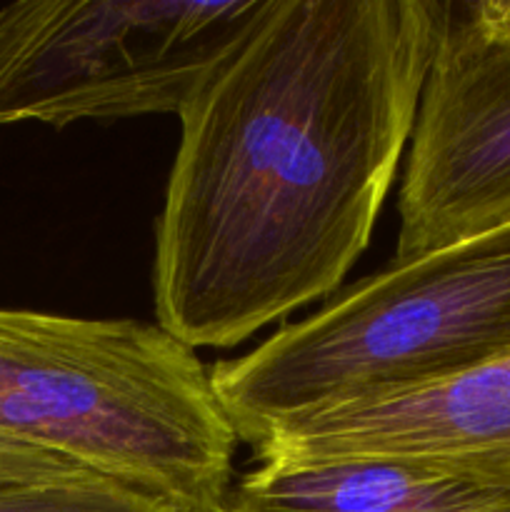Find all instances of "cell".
Here are the masks:
<instances>
[{"label": "cell", "mask_w": 510, "mask_h": 512, "mask_svg": "<svg viewBox=\"0 0 510 512\" xmlns=\"http://www.w3.org/2000/svg\"><path fill=\"white\" fill-rule=\"evenodd\" d=\"M440 0H273L180 113L155 228L158 325L233 348L333 298L413 135Z\"/></svg>", "instance_id": "6da1fadb"}, {"label": "cell", "mask_w": 510, "mask_h": 512, "mask_svg": "<svg viewBox=\"0 0 510 512\" xmlns=\"http://www.w3.org/2000/svg\"><path fill=\"white\" fill-rule=\"evenodd\" d=\"M0 435L178 512H223L240 435L158 323L0 308Z\"/></svg>", "instance_id": "7a4b0ae2"}, {"label": "cell", "mask_w": 510, "mask_h": 512, "mask_svg": "<svg viewBox=\"0 0 510 512\" xmlns=\"http://www.w3.org/2000/svg\"><path fill=\"white\" fill-rule=\"evenodd\" d=\"M510 360V225L390 263L210 380L240 443L355 400Z\"/></svg>", "instance_id": "3957f363"}, {"label": "cell", "mask_w": 510, "mask_h": 512, "mask_svg": "<svg viewBox=\"0 0 510 512\" xmlns=\"http://www.w3.org/2000/svg\"><path fill=\"white\" fill-rule=\"evenodd\" d=\"M273 0H18L0 8V128L178 115Z\"/></svg>", "instance_id": "277c9868"}, {"label": "cell", "mask_w": 510, "mask_h": 512, "mask_svg": "<svg viewBox=\"0 0 510 512\" xmlns=\"http://www.w3.org/2000/svg\"><path fill=\"white\" fill-rule=\"evenodd\" d=\"M393 263L510 225V0H440Z\"/></svg>", "instance_id": "5b68a950"}, {"label": "cell", "mask_w": 510, "mask_h": 512, "mask_svg": "<svg viewBox=\"0 0 510 512\" xmlns=\"http://www.w3.org/2000/svg\"><path fill=\"white\" fill-rule=\"evenodd\" d=\"M260 463L383 458L510 490V360L270 430Z\"/></svg>", "instance_id": "8992f818"}, {"label": "cell", "mask_w": 510, "mask_h": 512, "mask_svg": "<svg viewBox=\"0 0 510 512\" xmlns=\"http://www.w3.org/2000/svg\"><path fill=\"white\" fill-rule=\"evenodd\" d=\"M223 512H510V490L383 458L260 463Z\"/></svg>", "instance_id": "52a82bcc"}, {"label": "cell", "mask_w": 510, "mask_h": 512, "mask_svg": "<svg viewBox=\"0 0 510 512\" xmlns=\"http://www.w3.org/2000/svg\"><path fill=\"white\" fill-rule=\"evenodd\" d=\"M0 512H178L128 485L78 475L0 485Z\"/></svg>", "instance_id": "ba28073f"}, {"label": "cell", "mask_w": 510, "mask_h": 512, "mask_svg": "<svg viewBox=\"0 0 510 512\" xmlns=\"http://www.w3.org/2000/svg\"><path fill=\"white\" fill-rule=\"evenodd\" d=\"M93 475L48 450L15 443L0 435V485L35 483V480H58Z\"/></svg>", "instance_id": "9c48e42d"}]
</instances>
